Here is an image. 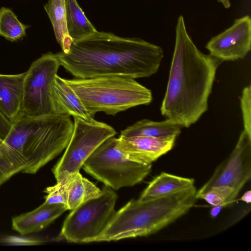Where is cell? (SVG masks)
<instances>
[{"label": "cell", "instance_id": "obj_1", "mask_svg": "<svg viewBox=\"0 0 251 251\" xmlns=\"http://www.w3.org/2000/svg\"><path fill=\"white\" fill-rule=\"evenodd\" d=\"M60 65L76 78L117 75L150 77L158 70L162 48L139 38L97 31L73 41L69 51L55 54Z\"/></svg>", "mask_w": 251, "mask_h": 251}, {"label": "cell", "instance_id": "obj_2", "mask_svg": "<svg viewBox=\"0 0 251 251\" xmlns=\"http://www.w3.org/2000/svg\"><path fill=\"white\" fill-rule=\"evenodd\" d=\"M222 62L200 51L189 35L183 17L176 27L175 48L162 116L182 127L197 122L208 109L217 70Z\"/></svg>", "mask_w": 251, "mask_h": 251}, {"label": "cell", "instance_id": "obj_3", "mask_svg": "<svg viewBox=\"0 0 251 251\" xmlns=\"http://www.w3.org/2000/svg\"><path fill=\"white\" fill-rule=\"evenodd\" d=\"M196 188L146 201L131 200L115 212L103 232L94 242H109L146 236L166 227L192 208Z\"/></svg>", "mask_w": 251, "mask_h": 251}, {"label": "cell", "instance_id": "obj_4", "mask_svg": "<svg viewBox=\"0 0 251 251\" xmlns=\"http://www.w3.org/2000/svg\"><path fill=\"white\" fill-rule=\"evenodd\" d=\"M4 141L26 160L24 174H35L67 146L74 123L68 115H21Z\"/></svg>", "mask_w": 251, "mask_h": 251}, {"label": "cell", "instance_id": "obj_5", "mask_svg": "<svg viewBox=\"0 0 251 251\" xmlns=\"http://www.w3.org/2000/svg\"><path fill=\"white\" fill-rule=\"evenodd\" d=\"M93 117L99 112L114 116L152 100L149 89L129 77L109 75L64 79Z\"/></svg>", "mask_w": 251, "mask_h": 251}, {"label": "cell", "instance_id": "obj_6", "mask_svg": "<svg viewBox=\"0 0 251 251\" xmlns=\"http://www.w3.org/2000/svg\"><path fill=\"white\" fill-rule=\"evenodd\" d=\"M151 167V164L143 165L128 159L113 136L101 143L82 167L105 185L119 190L141 182L150 173Z\"/></svg>", "mask_w": 251, "mask_h": 251}, {"label": "cell", "instance_id": "obj_7", "mask_svg": "<svg viewBox=\"0 0 251 251\" xmlns=\"http://www.w3.org/2000/svg\"><path fill=\"white\" fill-rule=\"evenodd\" d=\"M101 190L98 197L72 210L63 223L59 239L71 243H90L103 232L116 212L118 196L106 185Z\"/></svg>", "mask_w": 251, "mask_h": 251}, {"label": "cell", "instance_id": "obj_8", "mask_svg": "<svg viewBox=\"0 0 251 251\" xmlns=\"http://www.w3.org/2000/svg\"><path fill=\"white\" fill-rule=\"evenodd\" d=\"M117 132L111 126L95 119L87 121L74 117V129L65 151L52 169L56 182L79 172L83 164L105 140Z\"/></svg>", "mask_w": 251, "mask_h": 251}, {"label": "cell", "instance_id": "obj_9", "mask_svg": "<svg viewBox=\"0 0 251 251\" xmlns=\"http://www.w3.org/2000/svg\"><path fill=\"white\" fill-rule=\"evenodd\" d=\"M60 66L56 54L50 52L31 63L24 79L21 115L33 117L52 113L50 89Z\"/></svg>", "mask_w": 251, "mask_h": 251}, {"label": "cell", "instance_id": "obj_10", "mask_svg": "<svg viewBox=\"0 0 251 251\" xmlns=\"http://www.w3.org/2000/svg\"><path fill=\"white\" fill-rule=\"evenodd\" d=\"M251 177V137L244 130L228 157L218 166L209 179L197 191V199L211 188L221 186L231 188L236 199Z\"/></svg>", "mask_w": 251, "mask_h": 251}, {"label": "cell", "instance_id": "obj_11", "mask_svg": "<svg viewBox=\"0 0 251 251\" xmlns=\"http://www.w3.org/2000/svg\"><path fill=\"white\" fill-rule=\"evenodd\" d=\"M205 48L210 55L222 62L244 58L251 49V17L236 19L231 26L212 37Z\"/></svg>", "mask_w": 251, "mask_h": 251}, {"label": "cell", "instance_id": "obj_12", "mask_svg": "<svg viewBox=\"0 0 251 251\" xmlns=\"http://www.w3.org/2000/svg\"><path fill=\"white\" fill-rule=\"evenodd\" d=\"M176 138L120 135L117 138V142L119 148L128 159L147 165L151 164L171 150Z\"/></svg>", "mask_w": 251, "mask_h": 251}, {"label": "cell", "instance_id": "obj_13", "mask_svg": "<svg viewBox=\"0 0 251 251\" xmlns=\"http://www.w3.org/2000/svg\"><path fill=\"white\" fill-rule=\"evenodd\" d=\"M50 98L53 114L68 115L87 121L94 120L64 78L57 75L51 83Z\"/></svg>", "mask_w": 251, "mask_h": 251}, {"label": "cell", "instance_id": "obj_14", "mask_svg": "<svg viewBox=\"0 0 251 251\" xmlns=\"http://www.w3.org/2000/svg\"><path fill=\"white\" fill-rule=\"evenodd\" d=\"M67 210L63 204L44 202L31 211L14 216L12 228L21 235L37 232L48 226Z\"/></svg>", "mask_w": 251, "mask_h": 251}, {"label": "cell", "instance_id": "obj_15", "mask_svg": "<svg viewBox=\"0 0 251 251\" xmlns=\"http://www.w3.org/2000/svg\"><path fill=\"white\" fill-rule=\"evenodd\" d=\"M25 75L0 74V111L11 123L21 115Z\"/></svg>", "mask_w": 251, "mask_h": 251}, {"label": "cell", "instance_id": "obj_16", "mask_svg": "<svg viewBox=\"0 0 251 251\" xmlns=\"http://www.w3.org/2000/svg\"><path fill=\"white\" fill-rule=\"evenodd\" d=\"M194 184L193 178L163 172L149 183L138 200L146 201L168 196L189 188Z\"/></svg>", "mask_w": 251, "mask_h": 251}, {"label": "cell", "instance_id": "obj_17", "mask_svg": "<svg viewBox=\"0 0 251 251\" xmlns=\"http://www.w3.org/2000/svg\"><path fill=\"white\" fill-rule=\"evenodd\" d=\"M181 128L179 125L168 119L160 122L142 119L122 130L120 136H144L157 138L170 136L177 137L181 133Z\"/></svg>", "mask_w": 251, "mask_h": 251}, {"label": "cell", "instance_id": "obj_18", "mask_svg": "<svg viewBox=\"0 0 251 251\" xmlns=\"http://www.w3.org/2000/svg\"><path fill=\"white\" fill-rule=\"evenodd\" d=\"M101 189L79 172L68 176L66 185L68 210H73L83 202L100 196Z\"/></svg>", "mask_w": 251, "mask_h": 251}, {"label": "cell", "instance_id": "obj_19", "mask_svg": "<svg viewBox=\"0 0 251 251\" xmlns=\"http://www.w3.org/2000/svg\"><path fill=\"white\" fill-rule=\"evenodd\" d=\"M44 8L51 22L56 39L61 47V51L67 53L73 40L67 29L65 0H49Z\"/></svg>", "mask_w": 251, "mask_h": 251}, {"label": "cell", "instance_id": "obj_20", "mask_svg": "<svg viewBox=\"0 0 251 251\" xmlns=\"http://www.w3.org/2000/svg\"><path fill=\"white\" fill-rule=\"evenodd\" d=\"M68 33L75 41L85 38L97 30L86 18L76 0H65Z\"/></svg>", "mask_w": 251, "mask_h": 251}, {"label": "cell", "instance_id": "obj_21", "mask_svg": "<svg viewBox=\"0 0 251 251\" xmlns=\"http://www.w3.org/2000/svg\"><path fill=\"white\" fill-rule=\"evenodd\" d=\"M26 165L25 158L0 138V187L14 175L23 173Z\"/></svg>", "mask_w": 251, "mask_h": 251}, {"label": "cell", "instance_id": "obj_22", "mask_svg": "<svg viewBox=\"0 0 251 251\" xmlns=\"http://www.w3.org/2000/svg\"><path fill=\"white\" fill-rule=\"evenodd\" d=\"M29 27L21 23L10 8L0 9V36L11 42H14L26 35V29Z\"/></svg>", "mask_w": 251, "mask_h": 251}, {"label": "cell", "instance_id": "obj_23", "mask_svg": "<svg viewBox=\"0 0 251 251\" xmlns=\"http://www.w3.org/2000/svg\"><path fill=\"white\" fill-rule=\"evenodd\" d=\"M68 178V176L56 182L54 185L47 187L44 190V192L47 194L44 197V202L49 204H63L66 206V185Z\"/></svg>", "mask_w": 251, "mask_h": 251}, {"label": "cell", "instance_id": "obj_24", "mask_svg": "<svg viewBox=\"0 0 251 251\" xmlns=\"http://www.w3.org/2000/svg\"><path fill=\"white\" fill-rule=\"evenodd\" d=\"M241 108L244 130L251 137V86L245 87L241 98Z\"/></svg>", "mask_w": 251, "mask_h": 251}, {"label": "cell", "instance_id": "obj_25", "mask_svg": "<svg viewBox=\"0 0 251 251\" xmlns=\"http://www.w3.org/2000/svg\"><path fill=\"white\" fill-rule=\"evenodd\" d=\"M12 126V123L0 111V138L2 140L6 138Z\"/></svg>", "mask_w": 251, "mask_h": 251}, {"label": "cell", "instance_id": "obj_26", "mask_svg": "<svg viewBox=\"0 0 251 251\" xmlns=\"http://www.w3.org/2000/svg\"><path fill=\"white\" fill-rule=\"evenodd\" d=\"M224 207L223 205H219L213 206L210 210V215L212 217H217L220 213L221 210Z\"/></svg>", "mask_w": 251, "mask_h": 251}, {"label": "cell", "instance_id": "obj_27", "mask_svg": "<svg viewBox=\"0 0 251 251\" xmlns=\"http://www.w3.org/2000/svg\"><path fill=\"white\" fill-rule=\"evenodd\" d=\"M241 200L250 203L251 202V191L250 190L246 192L241 198Z\"/></svg>", "mask_w": 251, "mask_h": 251}, {"label": "cell", "instance_id": "obj_28", "mask_svg": "<svg viewBox=\"0 0 251 251\" xmlns=\"http://www.w3.org/2000/svg\"><path fill=\"white\" fill-rule=\"evenodd\" d=\"M218 1L221 3L225 8H229L231 6L229 0H218Z\"/></svg>", "mask_w": 251, "mask_h": 251}]
</instances>
